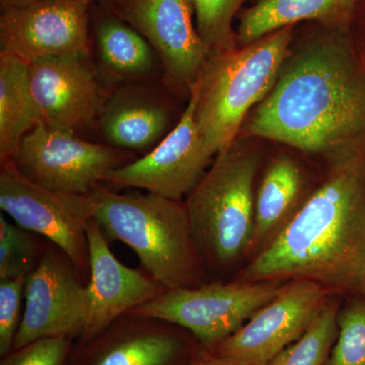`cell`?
<instances>
[{
  "mask_svg": "<svg viewBox=\"0 0 365 365\" xmlns=\"http://www.w3.org/2000/svg\"><path fill=\"white\" fill-rule=\"evenodd\" d=\"M88 318L76 344L93 339L113 322L167 292L143 268H130L118 260L95 218L88 223Z\"/></svg>",
  "mask_w": 365,
  "mask_h": 365,
  "instance_id": "15",
  "label": "cell"
},
{
  "mask_svg": "<svg viewBox=\"0 0 365 365\" xmlns=\"http://www.w3.org/2000/svg\"><path fill=\"white\" fill-rule=\"evenodd\" d=\"M198 347L182 327L128 313L76 344L72 365H188Z\"/></svg>",
  "mask_w": 365,
  "mask_h": 365,
  "instance_id": "14",
  "label": "cell"
},
{
  "mask_svg": "<svg viewBox=\"0 0 365 365\" xmlns=\"http://www.w3.org/2000/svg\"><path fill=\"white\" fill-rule=\"evenodd\" d=\"M260 155L237 140L186 197L185 206L206 270L227 272L248 255L255 222L254 181Z\"/></svg>",
  "mask_w": 365,
  "mask_h": 365,
  "instance_id": "5",
  "label": "cell"
},
{
  "mask_svg": "<svg viewBox=\"0 0 365 365\" xmlns=\"http://www.w3.org/2000/svg\"><path fill=\"white\" fill-rule=\"evenodd\" d=\"M50 242L9 222L0 215V280L16 279L32 272Z\"/></svg>",
  "mask_w": 365,
  "mask_h": 365,
  "instance_id": "23",
  "label": "cell"
},
{
  "mask_svg": "<svg viewBox=\"0 0 365 365\" xmlns=\"http://www.w3.org/2000/svg\"><path fill=\"white\" fill-rule=\"evenodd\" d=\"M130 155L111 145L79 138L76 132L40 122L11 158L26 179L53 191L88 195L113 170L132 162Z\"/></svg>",
  "mask_w": 365,
  "mask_h": 365,
  "instance_id": "8",
  "label": "cell"
},
{
  "mask_svg": "<svg viewBox=\"0 0 365 365\" xmlns=\"http://www.w3.org/2000/svg\"><path fill=\"white\" fill-rule=\"evenodd\" d=\"M311 279L362 295L365 280V157L331 163L326 181L235 280Z\"/></svg>",
  "mask_w": 365,
  "mask_h": 365,
  "instance_id": "2",
  "label": "cell"
},
{
  "mask_svg": "<svg viewBox=\"0 0 365 365\" xmlns=\"http://www.w3.org/2000/svg\"><path fill=\"white\" fill-rule=\"evenodd\" d=\"M26 277L0 280V359L14 350L25 309Z\"/></svg>",
  "mask_w": 365,
  "mask_h": 365,
  "instance_id": "26",
  "label": "cell"
},
{
  "mask_svg": "<svg viewBox=\"0 0 365 365\" xmlns=\"http://www.w3.org/2000/svg\"><path fill=\"white\" fill-rule=\"evenodd\" d=\"M362 295H365V280H364V292H362Z\"/></svg>",
  "mask_w": 365,
  "mask_h": 365,
  "instance_id": "31",
  "label": "cell"
},
{
  "mask_svg": "<svg viewBox=\"0 0 365 365\" xmlns=\"http://www.w3.org/2000/svg\"><path fill=\"white\" fill-rule=\"evenodd\" d=\"M90 0H43L1 11L0 44L31 64L66 55L90 56Z\"/></svg>",
  "mask_w": 365,
  "mask_h": 365,
  "instance_id": "13",
  "label": "cell"
},
{
  "mask_svg": "<svg viewBox=\"0 0 365 365\" xmlns=\"http://www.w3.org/2000/svg\"><path fill=\"white\" fill-rule=\"evenodd\" d=\"M179 122L143 158L113 170L104 182L115 189L136 188L182 201L207 172L213 155L199 133L195 120V91Z\"/></svg>",
  "mask_w": 365,
  "mask_h": 365,
  "instance_id": "12",
  "label": "cell"
},
{
  "mask_svg": "<svg viewBox=\"0 0 365 365\" xmlns=\"http://www.w3.org/2000/svg\"><path fill=\"white\" fill-rule=\"evenodd\" d=\"M333 294L311 279L287 280L266 306L209 351L244 365H269L313 323Z\"/></svg>",
  "mask_w": 365,
  "mask_h": 365,
  "instance_id": "11",
  "label": "cell"
},
{
  "mask_svg": "<svg viewBox=\"0 0 365 365\" xmlns=\"http://www.w3.org/2000/svg\"><path fill=\"white\" fill-rule=\"evenodd\" d=\"M195 11L196 26L212 53L237 47L235 16L250 0H191Z\"/></svg>",
  "mask_w": 365,
  "mask_h": 365,
  "instance_id": "24",
  "label": "cell"
},
{
  "mask_svg": "<svg viewBox=\"0 0 365 365\" xmlns=\"http://www.w3.org/2000/svg\"><path fill=\"white\" fill-rule=\"evenodd\" d=\"M283 284V280L211 281L202 287L167 290L129 313L182 327L201 347L211 350L271 302Z\"/></svg>",
  "mask_w": 365,
  "mask_h": 365,
  "instance_id": "6",
  "label": "cell"
},
{
  "mask_svg": "<svg viewBox=\"0 0 365 365\" xmlns=\"http://www.w3.org/2000/svg\"><path fill=\"white\" fill-rule=\"evenodd\" d=\"M29 81V63L0 51V158L11 160L24 137L40 123Z\"/></svg>",
  "mask_w": 365,
  "mask_h": 365,
  "instance_id": "21",
  "label": "cell"
},
{
  "mask_svg": "<svg viewBox=\"0 0 365 365\" xmlns=\"http://www.w3.org/2000/svg\"><path fill=\"white\" fill-rule=\"evenodd\" d=\"M100 6L95 14V39L103 69L117 81L150 76L157 64V53L133 26L109 7Z\"/></svg>",
  "mask_w": 365,
  "mask_h": 365,
  "instance_id": "20",
  "label": "cell"
},
{
  "mask_svg": "<svg viewBox=\"0 0 365 365\" xmlns=\"http://www.w3.org/2000/svg\"><path fill=\"white\" fill-rule=\"evenodd\" d=\"M86 282L67 255L50 242L26 277L25 309L14 349L44 339L78 341L88 318Z\"/></svg>",
  "mask_w": 365,
  "mask_h": 365,
  "instance_id": "9",
  "label": "cell"
},
{
  "mask_svg": "<svg viewBox=\"0 0 365 365\" xmlns=\"http://www.w3.org/2000/svg\"><path fill=\"white\" fill-rule=\"evenodd\" d=\"M292 28L211 54L191 91L197 127L213 157L234 144L250 110L272 90L289 53Z\"/></svg>",
  "mask_w": 365,
  "mask_h": 365,
  "instance_id": "4",
  "label": "cell"
},
{
  "mask_svg": "<svg viewBox=\"0 0 365 365\" xmlns=\"http://www.w3.org/2000/svg\"><path fill=\"white\" fill-rule=\"evenodd\" d=\"M90 1L91 4H93V2H97V4H109V2L112 1V0H90Z\"/></svg>",
  "mask_w": 365,
  "mask_h": 365,
  "instance_id": "30",
  "label": "cell"
},
{
  "mask_svg": "<svg viewBox=\"0 0 365 365\" xmlns=\"http://www.w3.org/2000/svg\"><path fill=\"white\" fill-rule=\"evenodd\" d=\"M104 6L150 43L165 83L190 95L212 54L194 23L191 0H112Z\"/></svg>",
  "mask_w": 365,
  "mask_h": 365,
  "instance_id": "10",
  "label": "cell"
},
{
  "mask_svg": "<svg viewBox=\"0 0 365 365\" xmlns=\"http://www.w3.org/2000/svg\"><path fill=\"white\" fill-rule=\"evenodd\" d=\"M76 344L71 338H44L14 349L0 365H72Z\"/></svg>",
  "mask_w": 365,
  "mask_h": 365,
  "instance_id": "27",
  "label": "cell"
},
{
  "mask_svg": "<svg viewBox=\"0 0 365 365\" xmlns=\"http://www.w3.org/2000/svg\"><path fill=\"white\" fill-rule=\"evenodd\" d=\"M170 112L160 98L136 86L106 98L98 123L108 145L124 151H150L169 133Z\"/></svg>",
  "mask_w": 365,
  "mask_h": 365,
  "instance_id": "17",
  "label": "cell"
},
{
  "mask_svg": "<svg viewBox=\"0 0 365 365\" xmlns=\"http://www.w3.org/2000/svg\"><path fill=\"white\" fill-rule=\"evenodd\" d=\"M339 302L330 297L302 337L269 365H325L339 332Z\"/></svg>",
  "mask_w": 365,
  "mask_h": 365,
  "instance_id": "22",
  "label": "cell"
},
{
  "mask_svg": "<svg viewBox=\"0 0 365 365\" xmlns=\"http://www.w3.org/2000/svg\"><path fill=\"white\" fill-rule=\"evenodd\" d=\"M40 1L43 0H0V6H1V11H6V9L30 6Z\"/></svg>",
  "mask_w": 365,
  "mask_h": 365,
  "instance_id": "29",
  "label": "cell"
},
{
  "mask_svg": "<svg viewBox=\"0 0 365 365\" xmlns=\"http://www.w3.org/2000/svg\"><path fill=\"white\" fill-rule=\"evenodd\" d=\"M338 329L325 365H365V295H354L340 309Z\"/></svg>",
  "mask_w": 365,
  "mask_h": 365,
  "instance_id": "25",
  "label": "cell"
},
{
  "mask_svg": "<svg viewBox=\"0 0 365 365\" xmlns=\"http://www.w3.org/2000/svg\"><path fill=\"white\" fill-rule=\"evenodd\" d=\"M304 192V176L295 160L279 157L269 165L255 197L254 232L248 253H260L282 232L307 200Z\"/></svg>",
  "mask_w": 365,
  "mask_h": 365,
  "instance_id": "18",
  "label": "cell"
},
{
  "mask_svg": "<svg viewBox=\"0 0 365 365\" xmlns=\"http://www.w3.org/2000/svg\"><path fill=\"white\" fill-rule=\"evenodd\" d=\"M41 122L78 132L98 121L106 98L88 56L49 57L29 64Z\"/></svg>",
  "mask_w": 365,
  "mask_h": 365,
  "instance_id": "16",
  "label": "cell"
},
{
  "mask_svg": "<svg viewBox=\"0 0 365 365\" xmlns=\"http://www.w3.org/2000/svg\"><path fill=\"white\" fill-rule=\"evenodd\" d=\"M359 0H259L242 11L237 46H247L269 34L302 21L326 29H345Z\"/></svg>",
  "mask_w": 365,
  "mask_h": 365,
  "instance_id": "19",
  "label": "cell"
},
{
  "mask_svg": "<svg viewBox=\"0 0 365 365\" xmlns=\"http://www.w3.org/2000/svg\"><path fill=\"white\" fill-rule=\"evenodd\" d=\"M345 29L290 49L267 97L247 122L249 135L326 158L365 157V67Z\"/></svg>",
  "mask_w": 365,
  "mask_h": 365,
  "instance_id": "1",
  "label": "cell"
},
{
  "mask_svg": "<svg viewBox=\"0 0 365 365\" xmlns=\"http://www.w3.org/2000/svg\"><path fill=\"white\" fill-rule=\"evenodd\" d=\"M188 365H244L235 361V360L225 359V357L218 356L215 353L209 351L205 348L199 345L196 350L193 359L189 362Z\"/></svg>",
  "mask_w": 365,
  "mask_h": 365,
  "instance_id": "28",
  "label": "cell"
},
{
  "mask_svg": "<svg viewBox=\"0 0 365 365\" xmlns=\"http://www.w3.org/2000/svg\"><path fill=\"white\" fill-rule=\"evenodd\" d=\"M95 220L107 239L130 247L143 268L167 290L211 282L182 201L157 194H119L105 185L93 192Z\"/></svg>",
  "mask_w": 365,
  "mask_h": 365,
  "instance_id": "3",
  "label": "cell"
},
{
  "mask_svg": "<svg viewBox=\"0 0 365 365\" xmlns=\"http://www.w3.org/2000/svg\"><path fill=\"white\" fill-rule=\"evenodd\" d=\"M0 209L21 227L58 247L88 283V225L97 209L93 193L76 195L46 189L26 179L7 160L0 169Z\"/></svg>",
  "mask_w": 365,
  "mask_h": 365,
  "instance_id": "7",
  "label": "cell"
}]
</instances>
